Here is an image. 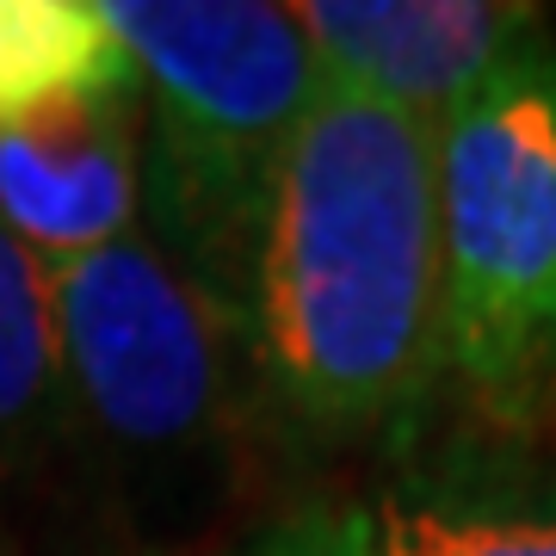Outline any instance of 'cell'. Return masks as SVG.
<instances>
[{
	"instance_id": "6da1fadb",
	"label": "cell",
	"mask_w": 556,
	"mask_h": 556,
	"mask_svg": "<svg viewBox=\"0 0 556 556\" xmlns=\"http://www.w3.org/2000/svg\"><path fill=\"white\" fill-rule=\"evenodd\" d=\"M241 328L309 439H408L439 396L433 130L321 87L254 229Z\"/></svg>"
},
{
	"instance_id": "7a4b0ae2",
	"label": "cell",
	"mask_w": 556,
	"mask_h": 556,
	"mask_svg": "<svg viewBox=\"0 0 556 556\" xmlns=\"http://www.w3.org/2000/svg\"><path fill=\"white\" fill-rule=\"evenodd\" d=\"M142 100V236L241 316L273 174L321 100L316 50L266 0H93Z\"/></svg>"
},
{
	"instance_id": "3957f363",
	"label": "cell",
	"mask_w": 556,
	"mask_h": 556,
	"mask_svg": "<svg viewBox=\"0 0 556 556\" xmlns=\"http://www.w3.org/2000/svg\"><path fill=\"white\" fill-rule=\"evenodd\" d=\"M433 229L439 390L532 439L556 408V43L433 130Z\"/></svg>"
},
{
	"instance_id": "277c9868",
	"label": "cell",
	"mask_w": 556,
	"mask_h": 556,
	"mask_svg": "<svg viewBox=\"0 0 556 556\" xmlns=\"http://www.w3.org/2000/svg\"><path fill=\"white\" fill-rule=\"evenodd\" d=\"M50 285L68 415L149 470L211 457L254 371L236 309L142 229L50 266Z\"/></svg>"
},
{
	"instance_id": "5b68a950",
	"label": "cell",
	"mask_w": 556,
	"mask_h": 556,
	"mask_svg": "<svg viewBox=\"0 0 556 556\" xmlns=\"http://www.w3.org/2000/svg\"><path fill=\"white\" fill-rule=\"evenodd\" d=\"M328 87L439 130L507 68L556 43L526 0H303L291 7Z\"/></svg>"
},
{
	"instance_id": "8992f818",
	"label": "cell",
	"mask_w": 556,
	"mask_h": 556,
	"mask_svg": "<svg viewBox=\"0 0 556 556\" xmlns=\"http://www.w3.org/2000/svg\"><path fill=\"white\" fill-rule=\"evenodd\" d=\"M142 100L137 87L68 93L0 124V229L43 266L137 236Z\"/></svg>"
},
{
	"instance_id": "52a82bcc",
	"label": "cell",
	"mask_w": 556,
	"mask_h": 556,
	"mask_svg": "<svg viewBox=\"0 0 556 556\" xmlns=\"http://www.w3.org/2000/svg\"><path fill=\"white\" fill-rule=\"evenodd\" d=\"M365 507L390 556H556V457L464 433L408 457Z\"/></svg>"
},
{
	"instance_id": "ba28073f",
	"label": "cell",
	"mask_w": 556,
	"mask_h": 556,
	"mask_svg": "<svg viewBox=\"0 0 556 556\" xmlns=\"http://www.w3.org/2000/svg\"><path fill=\"white\" fill-rule=\"evenodd\" d=\"M105 87H137V75L93 0H0V124Z\"/></svg>"
},
{
	"instance_id": "9c48e42d",
	"label": "cell",
	"mask_w": 556,
	"mask_h": 556,
	"mask_svg": "<svg viewBox=\"0 0 556 556\" xmlns=\"http://www.w3.org/2000/svg\"><path fill=\"white\" fill-rule=\"evenodd\" d=\"M68 415L56 285L31 248L0 229V452H20Z\"/></svg>"
},
{
	"instance_id": "30bf717a",
	"label": "cell",
	"mask_w": 556,
	"mask_h": 556,
	"mask_svg": "<svg viewBox=\"0 0 556 556\" xmlns=\"http://www.w3.org/2000/svg\"><path fill=\"white\" fill-rule=\"evenodd\" d=\"M248 556H390L378 538V519L365 501L309 495L266 526L248 544Z\"/></svg>"
}]
</instances>
